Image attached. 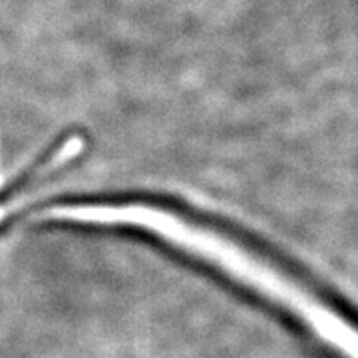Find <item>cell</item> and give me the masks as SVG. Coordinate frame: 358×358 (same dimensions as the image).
Wrapping results in <instances>:
<instances>
[{
    "instance_id": "6da1fadb",
    "label": "cell",
    "mask_w": 358,
    "mask_h": 358,
    "mask_svg": "<svg viewBox=\"0 0 358 358\" xmlns=\"http://www.w3.org/2000/svg\"><path fill=\"white\" fill-rule=\"evenodd\" d=\"M87 219L88 222L100 224H134L136 227L163 236L169 243L192 250L208 261L216 262L229 274L237 275L252 287L268 294V297L287 306L290 310L307 320L315 334H319L325 342L332 343V347L340 353L348 358H358L357 329L343 322L342 317L335 315L313 297L303 294V290L287 280V277H282L274 268L267 267V264L264 266L254 254H248V250L219 237L216 232L196 227V224L182 221L164 209L141 204H90Z\"/></svg>"
}]
</instances>
